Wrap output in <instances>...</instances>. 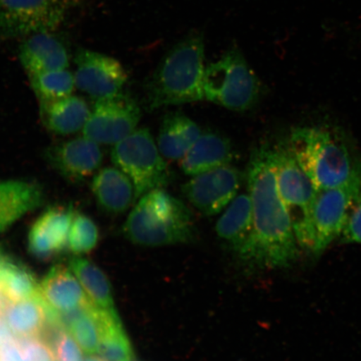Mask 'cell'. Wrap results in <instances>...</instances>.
Wrapping results in <instances>:
<instances>
[{"mask_svg":"<svg viewBox=\"0 0 361 361\" xmlns=\"http://www.w3.org/2000/svg\"><path fill=\"white\" fill-rule=\"evenodd\" d=\"M247 184L254 227L238 254L245 263L257 267H288L299 258L300 246L279 192L274 147L262 146L252 152Z\"/></svg>","mask_w":361,"mask_h":361,"instance_id":"1","label":"cell"},{"mask_svg":"<svg viewBox=\"0 0 361 361\" xmlns=\"http://www.w3.org/2000/svg\"><path fill=\"white\" fill-rule=\"evenodd\" d=\"M204 60V39L201 34L188 35L176 44L147 81V109L152 111L203 100Z\"/></svg>","mask_w":361,"mask_h":361,"instance_id":"2","label":"cell"},{"mask_svg":"<svg viewBox=\"0 0 361 361\" xmlns=\"http://www.w3.org/2000/svg\"><path fill=\"white\" fill-rule=\"evenodd\" d=\"M288 147L317 189L341 186L361 177L360 157L345 137L332 129L296 128Z\"/></svg>","mask_w":361,"mask_h":361,"instance_id":"3","label":"cell"},{"mask_svg":"<svg viewBox=\"0 0 361 361\" xmlns=\"http://www.w3.org/2000/svg\"><path fill=\"white\" fill-rule=\"evenodd\" d=\"M123 232L135 245L161 247L193 241L196 227L186 204L157 188L140 198L126 219Z\"/></svg>","mask_w":361,"mask_h":361,"instance_id":"4","label":"cell"},{"mask_svg":"<svg viewBox=\"0 0 361 361\" xmlns=\"http://www.w3.org/2000/svg\"><path fill=\"white\" fill-rule=\"evenodd\" d=\"M361 191V177L341 186L318 189L308 221L295 232L298 245L314 257L322 255L340 237L347 213Z\"/></svg>","mask_w":361,"mask_h":361,"instance_id":"5","label":"cell"},{"mask_svg":"<svg viewBox=\"0 0 361 361\" xmlns=\"http://www.w3.org/2000/svg\"><path fill=\"white\" fill-rule=\"evenodd\" d=\"M203 92L207 101L234 111H246L259 102L261 84L236 47L206 67Z\"/></svg>","mask_w":361,"mask_h":361,"instance_id":"6","label":"cell"},{"mask_svg":"<svg viewBox=\"0 0 361 361\" xmlns=\"http://www.w3.org/2000/svg\"><path fill=\"white\" fill-rule=\"evenodd\" d=\"M111 161L132 180L137 200L154 189L162 188L171 180L168 164L147 128L135 129L116 143Z\"/></svg>","mask_w":361,"mask_h":361,"instance_id":"7","label":"cell"},{"mask_svg":"<svg viewBox=\"0 0 361 361\" xmlns=\"http://www.w3.org/2000/svg\"><path fill=\"white\" fill-rule=\"evenodd\" d=\"M66 11L56 0H0V40L51 33Z\"/></svg>","mask_w":361,"mask_h":361,"instance_id":"8","label":"cell"},{"mask_svg":"<svg viewBox=\"0 0 361 361\" xmlns=\"http://www.w3.org/2000/svg\"><path fill=\"white\" fill-rule=\"evenodd\" d=\"M141 107L129 94L99 99L83 129V135L104 145H116L137 129Z\"/></svg>","mask_w":361,"mask_h":361,"instance_id":"9","label":"cell"},{"mask_svg":"<svg viewBox=\"0 0 361 361\" xmlns=\"http://www.w3.org/2000/svg\"><path fill=\"white\" fill-rule=\"evenodd\" d=\"M274 162L279 192L295 232L308 221L318 189L288 146L274 147Z\"/></svg>","mask_w":361,"mask_h":361,"instance_id":"10","label":"cell"},{"mask_svg":"<svg viewBox=\"0 0 361 361\" xmlns=\"http://www.w3.org/2000/svg\"><path fill=\"white\" fill-rule=\"evenodd\" d=\"M241 183L240 171L229 164L193 176L183 185L182 191L200 213L213 216L235 198Z\"/></svg>","mask_w":361,"mask_h":361,"instance_id":"11","label":"cell"},{"mask_svg":"<svg viewBox=\"0 0 361 361\" xmlns=\"http://www.w3.org/2000/svg\"><path fill=\"white\" fill-rule=\"evenodd\" d=\"M75 64V87L97 101L121 92L128 79L120 61L90 49H80Z\"/></svg>","mask_w":361,"mask_h":361,"instance_id":"12","label":"cell"},{"mask_svg":"<svg viewBox=\"0 0 361 361\" xmlns=\"http://www.w3.org/2000/svg\"><path fill=\"white\" fill-rule=\"evenodd\" d=\"M45 159L67 182L83 183L99 171L103 154L99 144L87 137H78L47 149Z\"/></svg>","mask_w":361,"mask_h":361,"instance_id":"13","label":"cell"},{"mask_svg":"<svg viewBox=\"0 0 361 361\" xmlns=\"http://www.w3.org/2000/svg\"><path fill=\"white\" fill-rule=\"evenodd\" d=\"M75 212L71 204L51 206L43 212L30 229V254L47 261L64 252Z\"/></svg>","mask_w":361,"mask_h":361,"instance_id":"14","label":"cell"},{"mask_svg":"<svg viewBox=\"0 0 361 361\" xmlns=\"http://www.w3.org/2000/svg\"><path fill=\"white\" fill-rule=\"evenodd\" d=\"M44 192L37 183L0 179V233L44 204Z\"/></svg>","mask_w":361,"mask_h":361,"instance_id":"15","label":"cell"},{"mask_svg":"<svg viewBox=\"0 0 361 361\" xmlns=\"http://www.w3.org/2000/svg\"><path fill=\"white\" fill-rule=\"evenodd\" d=\"M39 293L51 308L58 312L93 304L70 268L56 264L39 283Z\"/></svg>","mask_w":361,"mask_h":361,"instance_id":"16","label":"cell"},{"mask_svg":"<svg viewBox=\"0 0 361 361\" xmlns=\"http://www.w3.org/2000/svg\"><path fill=\"white\" fill-rule=\"evenodd\" d=\"M20 60L29 76L66 70L70 65L65 45L51 33L30 36L21 45Z\"/></svg>","mask_w":361,"mask_h":361,"instance_id":"17","label":"cell"},{"mask_svg":"<svg viewBox=\"0 0 361 361\" xmlns=\"http://www.w3.org/2000/svg\"><path fill=\"white\" fill-rule=\"evenodd\" d=\"M234 157L231 142L216 132L202 133L196 142L180 160V169L188 176H196L207 171L229 165Z\"/></svg>","mask_w":361,"mask_h":361,"instance_id":"18","label":"cell"},{"mask_svg":"<svg viewBox=\"0 0 361 361\" xmlns=\"http://www.w3.org/2000/svg\"><path fill=\"white\" fill-rule=\"evenodd\" d=\"M90 188L99 207L109 214H123L137 201L132 180L116 166L99 170Z\"/></svg>","mask_w":361,"mask_h":361,"instance_id":"19","label":"cell"},{"mask_svg":"<svg viewBox=\"0 0 361 361\" xmlns=\"http://www.w3.org/2000/svg\"><path fill=\"white\" fill-rule=\"evenodd\" d=\"M201 134L200 126L188 116L171 111L162 119L157 147L166 159L182 160Z\"/></svg>","mask_w":361,"mask_h":361,"instance_id":"20","label":"cell"},{"mask_svg":"<svg viewBox=\"0 0 361 361\" xmlns=\"http://www.w3.org/2000/svg\"><path fill=\"white\" fill-rule=\"evenodd\" d=\"M40 117L49 132L66 135L83 130L90 110L83 98L70 96L61 100L40 103Z\"/></svg>","mask_w":361,"mask_h":361,"instance_id":"21","label":"cell"},{"mask_svg":"<svg viewBox=\"0 0 361 361\" xmlns=\"http://www.w3.org/2000/svg\"><path fill=\"white\" fill-rule=\"evenodd\" d=\"M4 318L17 338L43 337L51 328L47 304L42 295L15 302H8Z\"/></svg>","mask_w":361,"mask_h":361,"instance_id":"22","label":"cell"},{"mask_svg":"<svg viewBox=\"0 0 361 361\" xmlns=\"http://www.w3.org/2000/svg\"><path fill=\"white\" fill-rule=\"evenodd\" d=\"M254 227L250 194L236 196L216 225V232L223 241L237 252L250 238Z\"/></svg>","mask_w":361,"mask_h":361,"instance_id":"23","label":"cell"},{"mask_svg":"<svg viewBox=\"0 0 361 361\" xmlns=\"http://www.w3.org/2000/svg\"><path fill=\"white\" fill-rule=\"evenodd\" d=\"M69 268L94 305L111 315L118 316L113 300L111 283L96 264L78 256L70 259Z\"/></svg>","mask_w":361,"mask_h":361,"instance_id":"24","label":"cell"},{"mask_svg":"<svg viewBox=\"0 0 361 361\" xmlns=\"http://www.w3.org/2000/svg\"><path fill=\"white\" fill-rule=\"evenodd\" d=\"M0 290L8 302L40 295L39 283L30 269L6 255L0 259Z\"/></svg>","mask_w":361,"mask_h":361,"instance_id":"25","label":"cell"},{"mask_svg":"<svg viewBox=\"0 0 361 361\" xmlns=\"http://www.w3.org/2000/svg\"><path fill=\"white\" fill-rule=\"evenodd\" d=\"M111 317H119V315H111L92 304L71 324L66 331L74 338L85 355H97L104 329Z\"/></svg>","mask_w":361,"mask_h":361,"instance_id":"26","label":"cell"},{"mask_svg":"<svg viewBox=\"0 0 361 361\" xmlns=\"http://www.w3.org/2000/svg\"><path fill=\"white\" fill-rule=\"evenodd\" d=\"M30 80L39 103L55 102L70 97L75 87L74 75L67 69L31 75Z\"/></svg>","mask_w":361,"mask_h":361,"instance_id":"27","label":"cell"},{"mask_svg":"<svg viewBox=\"0 0 361 361\" xmlns=\"http://www.w3.org/2000/svg\"><path fill=\"white\" fill-rule=\"evenodd\" d=\"M99 354L106 361H130L134 352L120 317L108 319L102 338Z\"/></svg>","mask_w":361,"mask_h":361,"instance_id":"28","label":"cell"},{"mask_svg":"<svg viewBox=\"0 0 361 361\" xmlns=\"http://www.w3.org/2000/svg\"><path fill=\"white\" fill-rule=\"evenodd\" d=\"M98 237V229L93 221L75 211L68 238V250L75 255L87 254L97 246Z\"/></svg>","mask_w":361,"mask_h":361,"instance_id":"29","label":"cell"},{"mask_svg":"<svg viewBox=\"0 0 361 361\" xmlns=\"http://www.w3.org/2000/svg\"><path fill=\"white\" fill-rule=\"evenodd\" d=\"M23 361H56L51 345L43 337L18 338Z\"/></svg>","mask_w":361,"mask_h":361,"instance_id":"30","label":"cell"},{"mask_svg":"<svg viewBox=\"0 0 361 361\" xmlns=\"http://www.w3.org/2000/svg\"><path fill=\"white\" fill-rule=\"evenodd\" d=\"M53 338L52 348L56 361H83L82 350L70 335L62 329H56Z\"/></svg>","mask_w":361,"mask_h":361,"instance_id":"31","label":"cell"},{"mask_svg":"<svg viewBox=\"0 0 361 361\" xmlns=\"http://www.w3.org/2000/svg\"><path fill=\"white\" fill-rule=\"evenodd\" d=\"M338 240L361 245V191L350 207Z\"/></svg>","mask_w":361,"mask_h":361,"instance_id":"32","label":"cell"},{"mask_svg":"<svg viewBox=\"0 0 361 361\" xmlns=\"http://www.w3.org/2000/svg\"><path fill=\"white\" fill-rule=\"evenodd\" d=\"M17 340L0 347V361H23Z\"/></svg>","mask_w":361,"mask_h":361,"instance_id":"33","label":"cell"},{"mask_svg":"<svg viewBox=\"0 0 361 361\" xmlns=\"http://www.w3.org/2000/svg\"><path fill=\"white\" fill-rule=\"evenodd\" d=\"M56 1L68 10V8L76 6L80 2V0H56Z\"/></svg>","mask_w":361,"mask_h":361,"instance_id":"34","label":"cell"},{"mask_svg":"<svg viewBox=\"0 0 361 361\" xmlns=\"http://www.w3.org/2000/svg\"><path fill=\"white\" fill-rule=\"evenodd\" d=\"M8 304V300L4 293L0 290V317L4 315V310Z\"/></svg>","mask_w":361,"mask_h":361,"instance_id":"35","label":"cell"},{"mask_svg":"<svg viewBox=\"0 0 361 361\" xmlns=\"http://www.w3.org/2000/svg\"><path fill=\"white\" fill-rule=\"evenodd\" d=\"M83 361H106L103 358L99 357L97 355H87V358H85Z\"/></svg>","mask_w":361,"mask_h":361,"instance_id":"36","label":"cell"},{"mask_svg":"<svg viewBox=\"0 0 361 361\" xmlns=\"http://www.w3.org/2000/svg\"><path fill=\"white\" fill-rule=\"evenodd\" d=\"M4 255L6 254L3 252L2 248H0V259H1Z\"/></svg>","mask_w":361,"mask_h":361,"instance_id":"37","label":"cell"},{"mask_svg":"<svg viewBox=\"0 0 361 361\" xmlns=\"http://www.w3.org/2000/svg\"><path fill=\"white\" fill-rule=\"evenodd\" d=\"M130 361H138V360H135V359L134 358V359H133V360H130Z\"/></svg>","mask_w":361,"mask_h":361,"instance_id":"38","label":"cell"}]
</instances>
